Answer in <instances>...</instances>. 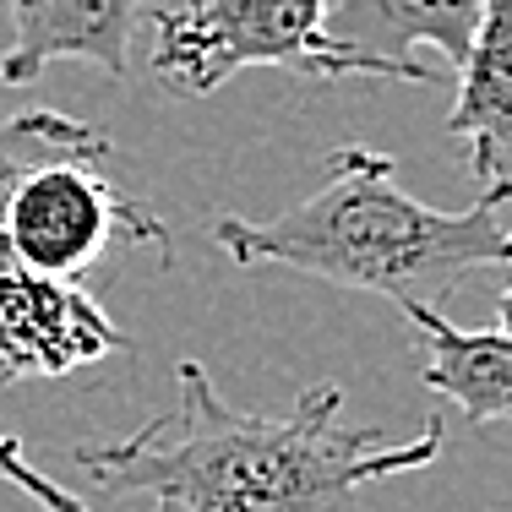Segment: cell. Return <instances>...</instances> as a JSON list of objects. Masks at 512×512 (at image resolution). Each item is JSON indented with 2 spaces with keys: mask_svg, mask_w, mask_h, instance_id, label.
<instances>
[{
  "mask_svg": "<svg viewBox=\"0 0 512 512\" xmlns=\"http://www.w3.org/2000/svg\"><path fill=\"white\" fill-rule=\"evenodd\" d=\"M414 344H420V382L425 393L447 398L469 414V425H496L512 414V311L507 295L485 327H453L442 306L398 300Z\"/></svg>",
  "mask_w": 512,
  "mask_h": 512,
  "instance_id": "obj_8",
  "label": "cell"
},
{
  "mask_svg": "<svg viewBox=\"0 0 512 512\" xmlns=\"http://www.w3.org/2000/svg\"><path fill=\"white\" fill-rule=\"evenodd\" d=\"M0 235L17 251V262L50 278H82L115 246H164V224L153 207L126 197L104 175H93V164H77V158H55V164L33 169L11 191Z\"/></svg>",
  "mask_w": 512,
  "mask_h": 512,
  "instance_id": "obj_4",
  "label": "cell"
},
{
  "mask_svg": "<svg viewBox=\"0 0 512 512\" xmlns=\"http://www.w3.org/2000/svg\"><path fill=\"white\" fill-rule=\"evenodd\" d=\"M458 99L447 115V142L469 158L480 197L512 191V0H485L469 55L453 71Z\"/></svg>",
  "mask_w": 512,
  "mask_h": 512,
  "instance_id": "obj_9",
  "label": "cell"
},
{
  "mask_svg": "<svg viewBox=\"0 0 512 512\" xmlns=\"http://www.w3.org/2000/svg\"><path fill=\"white\" fill-rule=\"evenodd\" d=\"M485 0H338L322 28L393 82H442L463 66Z\"/></svg>",
  "mask_w": 512,
  "mask_h": 512,
  "instance_id": "obj_6",
  "label": "cell"
},
{
  "mask_svg": "<svg viewBox=\"0 0 512 512\" xmlns=\"http://www.w3.org/2000/svg\"><path fill=\"white\" fill-rule=\"evenodd\" d=\"M11 44L0 55L6 88H33L55 60L99 66L109 82H126L131 44L153 17V0H6Z\"/></svg>",
  "mask_w": 512,
  "mask_h": 512,
  "instance_id": "obj_7",
  "label": "cell"
},
{
  "mask_svg": "<svg viewBox=\"0 0 512 512\" xmlns=\"http://www.w3.org/2000/svg\"><path fill=\"white\" fill-rule=\"evenodd\" d=\"M333 0H175L153 11V71L175 93H218L235 71L289 77H382L376 60L327 39Z\"/></svg>",
  "mask_w": 512,
  "mask_h": 512,
  "instance_id": "obj_3",
  "label": "cell"
},
{
  "mask_svg": "<svg viewBox=\"0 0 512 512\" xmlns=\"http://www.w3.org/2000/svg\"><path fill=\"white\" fill-rule=\"evenodd\" d=\"M0 480H11L22 496H33L44 512H93L88 502H77V491H66V485H55L44 469H33L28 458H22V447L11 442V436H0ZM153 512H180V507H169V502H158Z\"/></svg>",
  "mask_w": 512,
  "mask_h": 512,
  "instance_id": "obj_11",
  "label": "cell"
},
{
  "mask_svg": "<svg viewBox=\"0 0 512 512\" xmlns=\"http://www.w3.org/2000/svg\"><path fill=\"white\" fill-rule=\"evenodd\" d=\"M338 414V382L306 387L289 414H256L224 404L202 360H175V409L120 442L77 447V469L104 491H142L180 512H355L365 485L442 458L436 414L414 442Z\"/></svg>",
  "mask_w": 512,
  "mask_h": 512,
  "instance_id": "obj_1",
  "label": "cell"
},
{
  "mask_svg": "<svg viewBox=\"0 0 512 512\" xmlns=\"http://www.w3.org/2000/svg\"><path fill=\"white\" fill-rule=\"evenodd\" d=\"M55 158H77V164H104L109 158V137L99 126H82L71 115L55 109H22L0 126V224H6V202L22 180L39 164Z\"/></svg>",
  "mask_w": 512,
  "mask_h": 512,
  "instance_id": "obj_10",
  "label": "cell"
},
{
  "mask_svg": "<svg viewBox=\"0 0 512 512\" xmlns=\"http://www.w3.org/2000/svg\"><path fill=\"white\" fill-rule=\"evenodd\" d=\"M507 197H480L458 213L414 202L398 164L371 148L327 153V180L278 218L224 213L218 251L235 267H289L338 289L447 306L480 267H507Z\"/></svg>",
  "mask_w": 512,
  "mask_h": 512,
  "instance_id": "obj_2",
  "label": "cell"
},
{
  "mask_svg": "<svg viewBox=\"0 0 512 512\" xmlns=\"http://www.w3.org/2000/svg\"><path fill=\"white\" fill-rule=\"evenodd\" d=\"M115 349H126V333L77 278L33 273L0 235V393L28 376H66Z\"/></svg>",
  "mask_w": 512,
  "mask_h": 512,
  "instance_id": "obj_5",
  "label": "cell"
}]
</instances>
